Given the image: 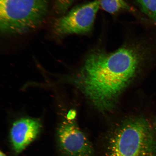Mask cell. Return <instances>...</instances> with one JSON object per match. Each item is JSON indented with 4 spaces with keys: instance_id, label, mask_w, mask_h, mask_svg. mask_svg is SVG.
<instances>
[{
    "instance_id": "5b68a950",
    "label": "cell",
    "mask_w": 156,
    "mask_h": 156,
    "mask_svg": "<svg viewBox=\"0 0 156 156\" xmlns=\"http://www.w3.org/2000/svg\"><path fill=\"white\" fill-rule=\"evenodd\" d=\"M58 149L64 156H94V150L87 136L73 121L62 122L57 130Z\"/></svg>"
},
{
    "instance_id": "7a4b0ae2",
    "label": "cell",
    "mask_w": 156,
    "mask_h": 156,
    "mask_svg": "<svg viewBox=\"0 0 156 156\" xmlns=\"http://www.w3.org/2000/svg\"><path fill=\"white\" fill-rule=\"evenodd\" d=\"M105 156H156V130L146 119L122 123L105 139Z\"/></svg>"
},
{
    "instance_id": "9c48e42d",
    "label": "cell",
    "mask_w": 156,
    "mask_h": 156,
    "mask_svg": "<svg viewBox=\"0 0 156 156\" xmlns=\"http://www.w3.org/2000/svg\"><path fill=\"white\" fill-rule=\"evenodd\" d=\"M75 0H56V9L58 12H64Z\"/></svg>"
},
{
    "instance_id": "8992f818",
    "label": "cell",
    "mask_w": 156,
    "mask_h": 156,
    "mask_svg": "<svg viewBox=\"0 0 156 156\" xmlns=\"http://www.w3.org/2000/svg\"><path fill=\"white\" fill-rule=\"evenodd\" d=\"M41 128L40 121L35 119L22 118L13 122L10 136L15 153H21L34 141L40 134Z\"/></svg>"
},
{
    "instance_id": "277c9868",
    "label": "cell",
    "mask_w": 156,
    "mask_h": 156,
    "mask_svg": "<svg viewBox=\"0 0 156 156\" xmlns=\"http://www.w3.org/2000/svg\"><path fill=\"white\" fill-rule=\"evenodd\" d=\"M99 0L78 6L54 23L55 32L58 35L83 34L92 28L100 6Z\"/></svg>"
},
{
    "instance_id": "ba28073f",
    "label": "cell",
    "mask_w": 156,
    "mask_h": 156,
    "mask_svg": "<svg viewBox=\"0 0 156 156\" xmlns=\"http://www.w3.org/2000/svg\"><path fill=\"white\" fill-rule=\"evenodd\" d=\"M140 9L156 23V0H143Z\"/></svg>"
},
{
    "instance_id": "3957f363",
    "label": "cell",
    "mask_w": 156,
    "mask_h": 156,
    "mask_svg": "<svg viewBox=\"0 0 156 156\" xmlns=\"http://www.w3.org/2000/svg\"><path fill=\"white\" fill-rule=\"evenodd\" d=\"M47 0H0V29L5 34H22L34 29L48 11Z\"/></svg>"
},
{
    "instance_id": "30bf717a",
    "label": "cell",
    "mask_w": 156,
    "mask_h": 156,
    "mask_svg": "<svg viewBox=\"0 0 156 156\" xmlns=\"http://www.w3.org/2000/svg\"><path fill=\"white\" fill-rule=\"evenodd\" d=\"M76 112L75 110H71L68 113L67 115V120L69 121H73L76 116Z\"/></svg>"
},
{
    "instance_id": "52a82bcc",
    "label": "cell",
    "mask_w": 156,
    "mask_h": 156,
    "mask_svg": "<svg viewBox=\"0 0 156 156\" xmlns=\"http://www.w3.org/2000/svg\"><path fill=\"white\" fill-rule=\"evenodd\" d=\"M100 5L105 11L110 13H114L121 10H131L124 0H99Z\"/></svg>"
},
{
    "instance_id": "8fae6325",
    "label": "cell",
    "mask_w": 156,
    "mask_h": 156,
    "mask_svg": "<svg viewBox=\"0 0 156 156\" xmlns=\"http://www.w3.org/2000/svg\"><path fill=\"white\" fill-rule=\"evenodd\" d=\"M154 127L155 129L156 130V116L155 119L154 121Z\"/></svg>"
},
{
    "instance_id": "7c38bea8",
    "label": "cell",
    "mask_w": 156,
    "mask_h": 156,
    "mask_svg": "<svg viewBox=\"0 0 156 156\" xmlns=\"http://www.w3.org/2000/svg\"><path fill=\"white\" fill-rule=\"evenodd\" d=\"M0 156H6L3 152L1 151L0 152Z\"/></svg>"
},
{
    "instance_id": "6da1fadb",
    "label": "cell",
    "mask_w": 156,
    "mask_h": 156,
    "mask_svg": "<svg viewBox=\"0 0 156 156\" xmlns=\"http://www.w3.org/2000/svg\"><path fill=\"white\" fill-rule=\"evenodd\" d=\"M144 49L139 46L127 45L112 52L93 50L75 83L98 109L110 110L143 62Z\"/></svg>"
}]
</instances>
